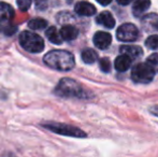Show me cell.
I'll return each instance as SVG.
<instances>
[{
    "instance_id": "484cf974",
    "label": "cell",
    "mask_w": 158,
    "mask_h": 157,
    "mask_svg": "<svg viewBox=\"0 0 158 157\" xmlns=\"http://www.w3.org/2000/svg\"><path fill=\"white\" fill-rule=\"evenodd\" d=\"M98 3H100L101 6H108L109 3H111L112 0H96Z\"/></svg>"
},
{
    "instance_id": "7402d4cb",
    "label": "cell",
    "mask_w": 158,
    "mask_h": 157,
    "mask_svg": "<svg viewBox=\"0 0 158 157\" xmlns=\"http://www.w3.org/2000/svg\"><path fill=\"white\" fill-rule=\"evenodd\" d=\"M100 69L103 72H109L111 70V63L108 58H101L99 60Z\"/></svg>"
},
{
    "instance_id": "8992f818",
    "label": "cell",
    "mask_w": 158,
    "mask_h": 157,
    "mask_svg": "<svg viewBox=\"0 0 158 157\" xmlns=\"http://www.w3.org/2000/svg\"><path fill=\"white\" fill-rule=\"evenodd\" d=\"M116 37L119 41L133 42L139 37V30H138V28L133 24H123V25L117 28Z\"/></svg>"
},
{
    "instance_id": "30bf717a",
    "label": "cell",
    "mask_w": 158,
    "mask_h": 157,
    "mask_svg": "<svg viewBox=\"0 0 158 157\" xmlns=\"http://www.w3.org/2000/svg\"><path fill=\"white\" fill-rule=\"evenodd\" d=\"M142 25L145 28L146 31L158 30V15L155 13L145 15L142 19Z\"/></svg>"
},
{
    "instance_id": "7a4b0ae2",
    "label": "cell",
    "mask_w": 158,
    "mask_h": 157,
    "mask_svg": "<svg viewBox=\"0 0 158 157\" xmlns=\"http://www.w3.org/2000/svg\"><path fill=\"white\" fill-rule=\"evenodd\" d=\"M55 94L59 97H77V98H87L88 94L75 80L64 78L59 81L55 88Z\"/></svg>"
},
{
    "instance_id": "5b68a950",
    "label": "cell",
    "mask_w": 158,
    "mask_h": 157,
    "mask_svg": "<svg viewBox=\"0 0 158 157\" xmlns=\"http://www.w3.org/2000/svg\"><path fill=\"white\" fill-rule=\"evenodd\" d=\"M155 76V71L148 64H138L133 67L131 79L135 83H150Z\"/></svg>"
},
{
    "instance_id": "ffe728a7",
    "label": "cell",
    "mask_w": 158,
    "mask_h": 157,
    "mask_svg": "<svg viewBox=\"0 0 158 157\" xmlns=\"http://www.w3.org/2000/svg\"><path fill=\"white\" fill-rule=\"evenodd\" d=\"M146 64L154 70L155 72L158 71V54H153L146 59Z\"/></svg>"
},
{
    "instance_id": "277c9868",
    "label": "cell",
    "mask_w": 158,
    "mask_h": 157,
    "mask_svg": "<svg viewBox=\"0 0 158 157\" xmlns=\"http://www.w3.org/2000/svg\"><path fill=\"white\" fill-rule=\"evenodd\" d=\"M43 127L55 134H63L67 137H74V138H85L86 134L81 130L80 128L74 127V126L67 125V124H60V123H46L43 124Z\"/></svg>"
},
{
    "instance_id": "ac0fdd59",
    "label": "cell",
    "mask_w": 158,
    "mask_h": 157,
    "mask_svg": "<svg viewBox=\"0 0 158 157\" xmlns=\"http://www.w3.org/2000/svg\"><path fill=\"white\" fill-rule=\"evenodd\" d=\"M28 26H29L30 29L41 30V29H44V28L48 26V22L43 19H33L31 21H29Z\"/></svg>"
},
{
    "instance_id": "d6986e66",
    "label": "cell",
    "mask_w": 158,
    "mask_h": 157,
    "mask_svg": "<svg viewBox=\"0 0 158 157\" xmlns=\"http://www.w3.org/2000/svg\"><path fill=\"white\" fill-rule=\"evenodd\" d=\"M145 45L150 50H158V35L150 36L145 41Z\"/></svg>"
},
{
    "instance_id": "8fae6325",
    "label": "cell",
    "mask_w": 158,
    "mask_h": 157,
    "mask_svg": "<svg viewBox=\"0 0 158 157\" xmlns=\"http://www.w3.org/2000/svg\"><path fill=\"white\" fill-rule=\"evenodd\" d=\"M59 34H60V37L63 40L72 41V40L77 39V37L79 36V30L72 25H66L61 27Z\"/></svg>"
},
{
    "instance_id": "3957f363",
    "label": "cell",
    "mask_w": 158,
    "mask_h": 157,
    "mask_svg": "<svg viewBox=\"0 0 158 157\" xmlns=\"http://www.w3.org/2000/svg\"><path fill=\"white\" fill-rule=\"evenodd\" d=\"M19 44L29 53H41L44 50V40L31 31H23L19 35Z\"/></svg>"
},
{
    "instance_id": "44dd1931",
    "label": "cell",
    "mask_w": 158,
    "mask_h": 157,
    "mask_svg": "<svg viewBox=\"0 0 158 157\" xmlns=\"http://www.w3.org/2000/svg\"><path fill=\"white\" fill-rule=\"evenodd\" d=\"M17 6L21 11H27L31 6V0H16Z\"/></svg>"
},
{
    "instance_id": "9c48e42d",
    "label": "cell",
    "mask_w": 158,
    "mask_h": 157,
    "mask_svg": "<svg viewBox=\"0 0 158 157\" xmlns=\"http://www.w3.org/2000/svg\"><path fill=\"white\" fill-rule=\"evenodd\" d=\"M96 22H97L99 25L104 26L106 28H114L115 26V19L113 17V15L111 14L109 11H104V12H101L96 19Z\"/></svg>"
},
{
    "instance_id": "52a82bcc",
    "label": "cell",
    "mask_w": 158,
    "mask_h": 157,
    "mask_svg": "<svg viewBox=\"0 0 158 157\" xmlns=\"http://www.w3.org/2000/svg\"><path fill=\"white\" fill-rule=\"evenodd\" d=\"M93 41H94L96 48H100V50H106L112 42V37L106 31H98L95 34Z\"/></svg>"
},
{
    "instance_id": "ba28073f",
    "label": "cell",
    "mask_w": 158,
    "mask_h": 157,
    "mask_svg": "<svg viewBox=\"0 0 158 157\" xmlns=\"http://www.w3.org/2000/svg\"><path fill=\"white\" fill-rule=\"evenodd\" d=\"M74 11L81 16H92L96 14V8L94 4L87 1H80L75 4Z\"/></svg>"
},
{
    "instance_id": "2e32d148",
    "label": "cell",
    "mask_w": 158,
    "mask_h": 157,
    "mask_svg": "<svg viewBox=\"0 0 158 157\" xmlns=\"http://www.w3.org/2000/svg\"><path fill=\"white\" fill-rule=\"evenodd\" d=\"M45 35H46V38L50 40V42H52V43H54V44L63 43V39H61V37H60V34H59L56 28L53 27V26L46 29Z\"/></svg>"
},
{
    "instance_id": "6da1fadb",
    "label": "cell",
    "mask_w": 158,
    "mask_h": 157,
    "mask_svg": "<svg viewBox=\"0 0 158 157\" xmlns=\"http://www.w3.org/2000/svg\"><path fill=\"white\" fill-rule=\"evenodd\" d=\"M43 61L45 65L59 71H69L75 65L74 57L68 51L54 50L44 55Z\"/></svg>"
},
{
    "instance_id": "7c38bea8",
    "label": "cell",
    "mask_w": 158,
    "mask_h": 157,
    "mask_svg": "<svg viewBox=\"0 0 158 157\" xmlns=\"http://www.w3.org/2000/svg\"><path fill=\"white\" fill-rule=\"evenodd\" d=\"M122 54L127 55L129 56L131 59L132 58H139L142 54H143V51L140 46L137 45H123L119 48Z\"/></svg>"
},
{
    "instance_id": "4316f807",
    "label": "cell",
    "mask_w": 158,
    "mask_h": 157,
    "mask_svg": "<svg viewBox=\"0 0 158 157\" xmlns=\"http://www.w3.org/2000/svg\"><path fill=\"white\" fill-rule=\"evenodd\" d=\"M6 26V22L2 21V19H0V31H1V30H3Z\"/></svg>"
},
{
    "instance_id": "d4e9b609",
    "label": "cell",
    "mask_w": 158,
    "mask_h": 157,
    "mask_svg": "<svg viewBox=\"0 0 158 157\" xmlns=\"http://www.w3.org/2000/svg\"><path fill=\"white\" fill-rule=\"evenodd\" d=\"M117 3H119L121 6H127V4L130 3L132 0H116Z\"/></svg>"
},
{
    "instance_id": "603a6c76",
    "label": "cell",
    "mask_w": 158,
    "mask_h": 157,
    "mask_svg": "<svg viewBox=\"0 0 158 157\" xmlns=\"http://www.w3.org/2000/svg\"><path fill=\"white\" fill-rule=\"evenodd\" d=\"M3 31L6 36H12V35L15 34V31H16V27H15V26H12V25H6V27H4Z\"/></svg>"
},
{
    "instance_id": "e0dca14e",
    "label": "cell",
    "mask_w": 158,
    "mask_h": 157,
    "mask_svg": "<svg viewBox=\"0 0 158 157\" xmlns=\"http://www.w3.org/2000/svg\"><path fill=\"white\" fill-rule=\"evenodd\" d=\"M98 58L97 53L95 52L94 50L92 48H85V50L82 52V60L84 61L85 64H94Z\"/></svg>"
},
{
    "instance_id": "5bb4252c",
    "label": "cell",
    "mask_w": 158,
    "mask_h": 157,
    "mask_svg": "<svg viewBox=\"0 0 158 157\" xmlns=\"http://www.w3.org/2000/svg\"><path fill=\"white\" fill-rule=\"evenodd\" d=\"M131 65V58L127 55H119L116 59H115V69L118 72H124L129 69Z\"/></svg>"
},
{
    "instance_id": "cb8c5ba5",
    "label": "cell",
    "mask_w": 158,
    "mask_h": 157,
    "mask_svg": "<svg viewBox=\"0 0 158 157\" xmlns=\"http://www.w3.org/2000/svg\"><path fill=\"white\" fill-rule=\"evenodd\" d=\"M150 112L152 114H154L155 116H158V105H154V107L150 108Z\"/></svg>"
},
{
    "instance_id": "9a60e30c",
    "label": "cell",
    "mask_w": 158,
    "mask_h": 157,
    "mask_svg": "<svg viewBox=\"0 0 158 157\" xmlns=\"http://www.w3.org/2000/svg\"><path fill=\"white\" fill-rule=\"evenodd\" d=\"M14 17V10L10 4L0 2V19L4 22H10Z\"/></svg>"
},
{
    "instance_id": "83f0119b",
    "label": "cell",
    "mask_w": 158,
    "mask_h": 157,
    "mask_svg": "<svg viewBox=\"0 0 158 157\" xmlns=\"http://www.w3.org/2000/svg\"><path fill=\"white\" fill-rule=\"evenodd\" d=\"M6 157H16V156L13 155V154H8V156H6Z\"/></svg>"
},
{
    "instance_id": "4fadbf2b",
    "label": "cell",
    "mask_w": 158,
    "mask_h": 157,
    "mask_svg": "<svg viewBox=\"0 0 158 157\" xmlns=\"http://www.w3.org/2000/svg\"><path fill=\"white\" fill-rule=\"evenodd\" d=\"M151 6V0H135L132 6V12L135 16H141Z\"/></svg>"
}]
</instances>
